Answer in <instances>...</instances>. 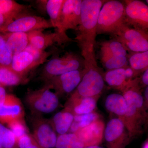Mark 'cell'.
Instances as JSON below:
<instances>
[{"instance_id":"1","label":"cell","mask_w":148,"mask_h":148,"mask_svg":"<svg viewBox=\"0 0 148 148\" xmlns=\"http://www.w3.org/2000/svg\"><path fill=\"white\" fill-rule=\"evenodd\" d=\"M107 1L83 0L81 8L80 23L75 38L81 50L84 67L98 66L95 58V46L97 35L98 14Z\"/></svg>"},{"instance_id":"2","label":"cell","mask_w":148,"mask_h":148,"mask_svg":"<svg viewBox=\"0 0 148 148\" xmlns=\"http://www.w3.org/2000/svg\"><path fill=\"white\" fill-rule=\"evenodd\" d=\"M45 84L39 89L29 90L25 98V102L32 116H42L53 112L58 108L59 98Z\"/></svg>"},{"instance_id":"3","label":"cell","mask_w":148,"mask_h":148,"mask_svg":"<svg viewBox=\"0 0 148 148\" xmlns=\"http://www.w3.org/2000/svg\"><path fill=\"white\" fill-rule=\"evenodd\" d=\"M125 6L118 1H107L101 8L97 22V35H112L124 24Z\"/></svg>"},{"instance_id":"4","label":"cell","mask_w":148,"mask_h":148,"mask_svg":"<svg viewBox=\"0 0 148 148\" xmlns=\"http://www.w3.org/2000/svg\"><path fill=\"white\" fill-rule=\"evenodd\" d=\"M84 68L83 58L73 52L56 56L47 61L43 68L40 78L45 82L54 77Z\"/></svg>"},{"instance_id":"5","label":"cell","mask_w":148,"mask_h":148,"mask_svg":"<svg viewBox=\"0 0 148 148\" xmlns=\"http://www.w3.org/2000/svg\"><path fill=\"white\" fill-rule=\"evenodd\" d=\"M84 68L85 71L82 79L70 96L100 97L105 88L104 74L98 66Z\"/></svg>"},{"instance_id":"6","label":"cell","mask_w":148,"mask_h":148,"mask_svg":"<svg viewBox=\"0 0 148 148\" xmlns=\"http://www.w3.org/2000/svg\"><path fill=\"white\" fill-rule=\"evenodd\" d=\"M123 45L128 51L141 52L148 51V32L123 24L111 35Z\"/></svg>"},{"instance_id":"7","label":"cell","mask_w":148,"mask_h":148,"mask_svg":"<svg viewBox=\"0 0 148 148\" xmlns=\"http://www.w3.org/2000/svg\"><path fill=\"white\" fill-rule=\"evenodd\" d=\"M51 28L53 27L50 20L27 13L11 20L0 28V34L13 32L28 33L35 30Z\"/></svg>"},{"instance_id":"8","label":"cell","mask_w":148,"mask_h":148,"mask_svg":"<svg viewBox=\"0 0 148 148\" xmlns=\"http://www.w3.org/2000/svg\"><path fill=\"white\" fill-rule=\"evenodd\" d=\"M125 101L127 103V111L121 119L124 123L130 139L139 135L143 131V126L147 118V108L144 103Z\"/></svg>"},{"instance_id":"9","label":"cell","mask_w":148,"mask_h":148,"mask_svg":"<svg viewBox=\"0 0 148 148\" xmlns=\"http://www.w3.org/2000/svg\"><path fill=\"white\" fill-rule=\"evenodd\" d=\"M125 6L124 23L135 29L148 32V6L142 1H123Z\"/></svg>"},{"instance_id":"10","label":"cell","mask_w":148,"mask_h":148,"mask_svg":"<svg viewBox=\"0 0 148 148\" xmlns=\"http://www.w3.org/2000/svg\"><path fill=\"white\" fill-rule=\"evenodd\" d=\"M32 135L41 148H54L58 135L53 129L50 120L42 116H32Z\"/></svg>"},{"instance_id":"11","label":"cell","mask_w":148,"mask_h":148,"mask_svg":"<svg viewBox=\"0 0 148 148\" xmlns=\"http://www.w3.org/2000/svg\"><path fill=\"white\" fill-rule=\"evenodd\" d=\"M84 68L82 70L68 72L51 78L45 82L51 89L59 96L73 92L82 79L85 73Z\"/></svg>"},{"instance_id":"12","label":"cell","mask_w":148,"mask_h":148,"mask_svg":"<svg viewBox=\"0 0 148 148\" xmlns=\"http://www.w3.org/2000/svg\"><path fill=\"white\" fill-rule=\"evenodd\" d=\"M104 139L108 148H125L130 140L124 123L118 118L112 119L108 123Z\"/></svg>"},{"instance_id":"13","label":"cell","mask_w":148,"mask_h":148,"mask_svg":"<svg viewBox=\"0 0 148 148\" xmlns=\"http://www.w3.org/2000/svg\"><path fill=\"white\" fill-rule=\"evenodd\" d=\"M42 31L35 30L27 33L29 44L40 50H45L54 45H61L73 41L66 33L56 30L53 33H44Z\"/></svg>"},{"instance_id":"14","label":"cell","mask_w":148,"mask_h":148,"mask_svg":"<svg viewBox=\"0 0 148 148\" xmlns=\"http://www.w3.org/2000/svg\"><path fill=\"white\" fill-rule=\"evenodd\" d=\"M82 0H65L61 12V32L76 30L81 20Z\"/></svg>"},{"instance_id":"15","label":"cell","mask_w":148,"mask_h":148,"mask_svg":"<svg viewBox=\"0 0 148 148\" xmlns=\"http://www.w3.org/2000/svg\"><path fill=\"white\" fill-rule=\"evenodd\" d=\"M24 106L16 95L7 94L4 103L0 108V123L7 124L14 120L24 118Z\"/></svg>"},{"instance_id":"16","label":"cell","mask_w":148,"mask_h":148,"mask_svg":"<svg viewBox=\"0 0 148 148\" xmlns=\"http://www.w3.org/2000/svg\"><path fill=\"white\" fill-rule=\"evenodd\" d=\"M137 77L129 66L109 70L103 74L104 80L111 88L122 91L130 82Z\"/></svg>"},{"instance_id":"17","label":"cell","mask_w":148,"mask_h":148,"mask_svg":"<svg viewBox=\"0 0 148 148\" xmlns=\"http://www.w3.org/2000/svg\"><path fill=\"white\" fill-rule=\"evenodd\" d=\"M105 124L101 119L75 132L86 147L99 145L104 139Z\"/></svg>"},{"instance_id":"18","label":"cell","mask_w":148,"mask_h":148,"mask_svg":"<svg viewBox=\"0 0 148 148\" xmlns=\"http://www.w3.org/2000/svg\"><path fill=\"white\" fill-rule=\"evenodd\" d=\"M100 97H73L70 96L65 107L75 115H82L95 112Z\"/></svg>"},{"instance_id":"19","label":"cell","mask_w":148,"mask_h":148,"mask_svg":"<svg viewBox=\"0 0 148 148\" xmlns=\"http://www.w3.org/2000/svg\"><path fill=\"white\" fill-rule=\"evenodd\" d=\"M38 66L31 54L24 51L14 54L10 67L18 75L26 77L27 74Z\"/></svg>"},{"instance_id":"20","label":"cell","mask_w":148,"mask_h":148,"mask_svg":"<svg viewBox=\"0 0 148 148\" xmlns=\"http://www.w3.org/2000/svg\"><path fill=\"white\" fill-rule=\"evenodd\" d=\"M74 115L66 108L56 113L50 119L51 123L57 135L69 132L74 120Z\"/></svg>"},{"instance_id":"21","label":"cell","mask_w":148,"mask_h":148,"mask_svg":"<svg viewBox=\"0 0 148 148\" xmlns=\"http://www.w3.org/2000/svg\"><path fill=\"white\" fill-rule=\"evenodd\" d=\"M105 105L107 110L120 119L124 116L127 111L126 101L123 95L119 93H112L108 95Z\"/></svg>"},{"instance_id":"22","label":"cell","mask_w":148,"mask_h":148,"mask_svg":"<svg viewBox=\"0 0 148 148\" xmlns=\"http://www.w3.org/2000/svg\"><path fill=\"white\" fill-rule=\"evenodd\" d=\"M1 34L13 55L24 51L29 44L27 33L13 32Z\"/></svg>"},{"instance_id":"23","label":"cell","mask_w":148,"mask_h":148,"mask_svg":"<svg viewBox=\"0 0 148 148\" xmlns=\"http://www.w3.org/2000/svg\"><path fill=\"white\" fill-rule=\"evenodd\" d=\"M65 1V0H46L45 5V10L49 16L53 28L61 32H63L61 30V12Z\"/></svg>"},{"instance_id":"24","label":"cell","mask_w":148,"mask_h":148,"mask_svg":"<svg viewBox=\"0 0 148 148\" xmlns=\"http://www.w3.org/2000/svg\"><path fill=\"white\" fill-rule=\"evenodd\" d=\"M29 7L13 0H0V14L12 19L28 13Z\"/></svg>"},{"instance_id":"25","label":"cell","mask_w":148,"mask_h":148,"mask_svg":"<svg viewBox=\"0 0 148 148\" xmlns=\"http://www.w3.org/2000/svg\"><path fill=\"white\" fill-rule=\"evenodd\" d=\"M127 57L129 67L137 76L148 69V51L141 52H130Z\"/></svg>"},{"instance_id":"26","label":"cell","mask_w":148,"mask_h":148,"mask_svg":"<svg viewBox=\"0 0 148 148\" xmlns=\"http://www.w3.org/2000/svg\"><path fill=\"white\" fill-rule=\"evenodd\" d=\"M26 80V77L18 75L10 67L0 66V84L3 87L17 86Z\"/></svg>"},{"instance_id":"27","label":"cell","mask_w":148,"mask_h":148,"mask_svg":"<svg viewBox=\"0 0 148 148\" xmlns=\"http://www.w3.org/2000/svg\"><path fill=\"white\" fill-rule=\"evenodd\" d=\"M101 119V115L96 112L85 114L75 115L73 121L68 132L75 133Z\"/></svg>"},{"instance_id":"28","label":"cell","mask_w":148,"mask_h":148,"mask_svg":"<svg viewBox=\"0 0 148 148\" xmlns=\"http://www.w3.org/2000/svg\"><path fill=\"white\" fill-rule=\"evenodd\" d=\"M84 143L75 133L58 135L55 148H84Z\"/></svg>"},{"instance_id":"29","label":"cell","mask_w":148,"mask_h":148,"mask_svg":"<svg viewBox=\"0 0 148 148\" xmlns=\"http://www.w3.org/2000/svg\"><path fill=\"white\" fill-rule=\"evenodd\" d=\"M101 53L114 56L127 57V49L122 44L115 39L105 41L101 44Z\"/></svg>"},{"instance_id":"30","label":"cell","mask_w":148,"mask_h":148,"mask_svg":"<svg viewBox=\"0 0 148 148\" xmlns=\"http://www.w3.org/2000/svg\"><path fill=\"white\" fill-rule=\"evenodd\" d=\"M100 55L101 62L108 71L128 66L127 57L125 56H114L102 53H101Z\"/></svg>"},{"instance_id":"31","label":"cell","mask_w":148,"mask_h":148,"mask_svg":"<svg viewBox=\"0 0 148 148\" xmlns=\"http://www.w3.org/2000/svg\"><path fill=\"white\" fill-rule=\"evenodd\" d=\"M0 145L3 148H18L17 140L13 133L1 123Z\"/></svg>"},{"instance_id":"32","label":"cell","mask_w":148,"mask_h":148,"mask_svg":"<svg viewBox=\"0 0 148 148\" xmlns=\"http://www.w3.org/2000/svg\"><path fill=\"white\" fill-rule=\"evenodd\" d=\"M7 124V127L15 136L16 140L24 135L29 133V128L24 118L14 120Z\"/></svg>"},{"instance_id":"33","label":"cell","mask_w":148,"mask_h":148,"mask_svg":"<svg viewBox=\"0 0 148 148\" xmlns=\"http://www.w3.org/2000/svg\"><path fill=\"white\" fill-rule=\"evenodd\" d=\"M24 51H27L32 56L35 62L38 66H39L43 64L47 61V58L52 55L55 51H45V50H41L32 46L30 44L27 46L24 49Z\"/></svg>"},{"instance_id":"34","label":"cell","mask_w":148,"mask_h":148,"mask_svg":"<svg viewBox=\"0 0 148 148\" xmlns=\"http://www.w3.org/2000/svg\"><path fill=\"white\" fill-rule=\"evenodd\" d=\"M13 55L2 34H0V66L10 67Z\"/></svg>"},{"instance_id":"35","label":"cell","mask_w":148,"mask_h":148,"mask_svg":"<svg viewBox=\"0 0 148 148\" xmlns=\"http://www.w3.org/2000/svg\"><path fill=\"white\" fill-rule=\"evenodd\" d=\"M18 148H41L31 133L26 134L17 140Z\"/></svg>"},{"instance_id":"36","label":"cell","mask_w":148,"mask_h":148,"mask_svg":"<svg viewBox=\"0 0 148 148\" xmlns=\"http://www.w3.org/2000/svg\"><path fill=\"white\" fill-rule=\"evenodd\" d=\"M140 82L143 85V87H147L148 85V69L145 70L142 74Z\"/></svg>"},{"instance_id":"37","label":"cell","mask_w":148,"mask_h":148,"mask_svg":"<svg viewBox=\"0 0 148 148\" xmlns=\"http://www.w3.org/2000/svg\"><path fill=\"white\" fill-rule=\"evenodd\" d=\"M7 94V93L6 92L3 86H0V108L5 101Z\"/></svg>"},{"instance_id":"38","label":"cell","mask_w":148,"mask_h":148,"mask_svg":"<svg viewBox=\"0 0 148 148\" xmlns=\"http://www.w3.org/2000/svg\"><path fill=\"white\" fill-rule=\"evenodd\" d=\"M12 20V19L11 18L4 16L2 14H0V28H1L3 26H4Z\"/></svg>"},{"instance_id":"39","label":"cell","mask_w":148,"mask_h":148,"mask_svg":"<svg viewBox=\"0 0 148 148\" xmlns=\"http://www.w3.org/2000/svg\"><path fill=\"white\" fill-rule=\"evenodd\" d=\"M144 98V102H145V105L146 107L147 108L148 102V86L146 87L145 89V92H144V96H143Z\"/></svg>"},{"instance_id":"40","label":"cell","mask_w":148,"mask_h":148,"mask_svg":"<svg viewBox=\"0 0 148 148\" xmlns=\"http://www.w3.org/2000/svg\"><path fill=\"white\" fill-rule=\"evenodd\" d=\"M84 148H105L103 147H101L99 145H95L92 146H89V147H86Z\"/></svg>"},{"instance_id":"41","label":"cell","mask_w":148,"mask_h":148,"mask_svg":"<svg viewBox=\"0 0 148 148\" xmlns=\"http://www.w3.org/2000/svg\"><path fill=\"white\" fill-rule=\"evenodd\" d=\"M142 148H148V140L145 141V143L143 144Z\"/></svg>"},{"instance_id":"42","label":"cell","mask_w":148,"mask_h":148,"mask_svg":"<svg viewBox=\"0 0 148 148\" xmlns=\"http://www.w3.org/2000/svg\"><path fill=\"white\" fill-rule=\"evenodd\" d=\"M0 148H3L2 147V146L0 145Z\"/></svg>"},{"instance_id":"43","label":"cell","mask_w":148,"mask_h":148,"mask_svg":"<svg viewBox=\"0 0 148 148\" xmlns=\"http://www.w3.org/2000/svg\"><path fill=\"white\" fill-rule=\"evenodd\" d=\"M1 86V85L0 84V86Z\"/></svg>"}]
</instances>
